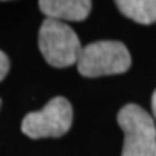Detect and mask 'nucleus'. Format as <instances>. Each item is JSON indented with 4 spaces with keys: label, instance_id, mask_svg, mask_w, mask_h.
I'll return each instance as SVG.
<instances>
[{
    "label": "nucleus",
    "instance_id": "nucleus-1",
    "mask_svg": "<svg viewBox=\"0 0 156 156\" xmlns=\"http://www.w3.org/2000/svg\"><path fill=\"white\" fill-rule=\"evenodd\" d=\"M38 45L45 61L55 68H67L77 64L83 51L77 34L67 23L48 17L41 25Z\"/></svg>",
    "mask_w": 156,
    "mask_h": 156
},
{
    "label": "nucleus",
    "instance_id": "nucleus-2",
    "mask_svg": "<svg viewBox=\"0 0 156 156\" xmlns=\"http://www.w3.org/2000/svg\"><path fill=\"white\" fill-rule=\"evenodd\" d=\"M117 123L124 132L122 156H155L156 126L149 113L137 104L120 108Z\"/></svg>",
    "mask_w": 156,
    "mask_h": 156
},
{
    "label": "nucleus",
    "instance_id": "nucleus-3",
    "mask_svg": "<svg viewBox=\"0 0 156 156\" xmlns=\"http://www.w3.org/2000/svg\"><path fill=\"white\" fill-rule=\"evenodd\" d=\"M132 58L126 45L119 41H97L84 46L77 62L78 73L84 77H103L126 73Z\"/></svg>",
    "mask_w": 156,
    "mask_h": 156
},
{
    "label": "nucleus",
    "instance_id": "nucleus-4",
    "mask_svg": "<svg viewBox=\"0 0 156 156\" xmlns=\"http://www.w3.org/2000/svg\"><path fill=\"white\" fill-rule=\"evenodd\" d=\"M73 107L65 97H55L39 110L22 120V132L30 139L61 137L71 129Z\"/></svg>",
    "mask_w": 156,
    "mask_h": 156
},
{
    "label": "nucleus",
    "instance_id": "nucleus-5",
    "mask_svg": "<svg viewBox=\"0 0 156 156\" xmlns=\"http://www.w3.org/2000/svg\"><path fill=\"white\" fill-rule=\"evenodd\" d=\"M93 3L88 0H41L39 9L48 19L59 22H80L87 19Z\"/></svg>",
    "mask_w": 156,
    "mask_h": 156
},
{
    "label": "nucleus",
    "instance_id": "nucleus-6",
    "mask_svg": "<svg viewBox=\"0 0 156 156\" xmlns=\"http://www.w3.org/2000/svg\"><path fill=\"white\" fill-rule=\"evenodd\" d=\"M117 9L123 15L142 25L156 22V0H117Z\"/></svg>",
    "mask_w": 156,
    "mask_h": 156
},
{
    "label": "nucleus",
    "instance_id": "nucleus-7",
    "mask_svg": "<svg viewBox=\"0 0 156 156\" xmlns=\"http://www.w3.org/2000/svg\"><path fill=\"white\" fill-rule=\"evenodd\" d=\"M9 67H10V62H9V58L3 51H0V81L5 80V77L9 73Z\"/></svg>",
    "mask_w": 156,
    "mask_h": 156
},
{
    "label": "nucleus",
    "instance_id": "nucleus-8",
    "mask_svg": "<svg viewBox=\"0 0 156 156\" xmlns=\"http://www.w3.org/2000/svg\"><path fill=\"white\" fill-rule=\"evenodd\" d=\"M152 110H153V116L156 119V90L153 93V95H152Z\"/></svg>",
    "mask_w": 156,
    "mask_h": 156
},
{
    "label": "nucleus",
    "instance_id": "nucleus-9",
    "mask_svg": "<svg viewBox=\"0 0 156 156\" xmlns=\"http://www.w3.org/2000/svg\"><path fill=\"white\" fill-rule=\"evenodd\" d=\"M0 106H2V100H0Z\"/></svg>",
    "mask_w": 156,
    "mask_h": 156
},
{
    "label": "nucleus",
    "instance_id": "nucleus-10",
    "mask_svg": "<svg viewBox=\"0 0 156 156\" xmlns=\"http://www.w3.org/2000/svg\"><path fill=\"white\" fill-rule=\"evenodd\" d=\"M155 156H156V155H155Z\"/></svg>",
    "mask_w": 156,
    "mask_h": 156
}]
</instances>
